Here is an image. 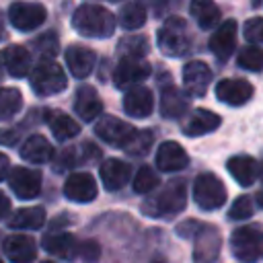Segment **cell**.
I'll list each match as a JSON object with an SVG mask.
<instances>
[{"instance_id":"6da1fadb","label":"cell","mask_w":263,"mask_h":263,"mask_svg":"<svg viewBox=\"0 0 263 263\" xmlns=\"http://www.w3.org/2000/svg\"><path fill=\"white\" fill-rule=\"evenodd\" d=\"M72 27L82 37H109L115 31V16L99 4H82L72 14Z\"/></svg>"},{"instance_id":"7a4b0ae2","label":"cell","mask_w":263,"mask_h":263,"mask_svg":"<svg viewBox=\"0 0 263 263\" xmlns=\"http://www.w3.org/2000/svg\"><path fill=\"white\" fill-rule=\"evenodd\" d=\"M187 205V187L183 179L168 181L154 197L144 201V214L158 218V216H175L183 212Z\"/></svg>"},{"instance_id":"3957f363","label":"cell","mask_w":263,"mask_h":263,"mask_svg":"<svg viewBox=\"0 0 263 263\" xmlns=\"http://www.w3.org/2000/svg\"><path fill=\"white\" fill-rule=\"evenodd\" d=\"M158 47L162 53L173 58L185 55L191 47V35L187 23L179 16H171L158 31Z\"/></svg>"},{"instance_id":"277c9868","label":"cell","mask_w":263,"mask_h":263,"mask_svg":"<svg viewBox=\"0 0 263 263\" xmlns=\"http://www.w3.org/2000/svg\"><path fill=\"white\" fill-rule=\"evenodd\" d=\"M66 74L53 60H41L31 72V88L39 97L58 95L66 88Z\"/></svg>"},{"instance_id":"5b68a950","label":"cell","mask_w":263,"mask_h":263,"mask_svg":"<svg viewBox=\"0 0 263 263\" xmlns=\"http://www.w3.org/2000/svg\"><path fill=\"white\" fill-rule=\"evenodd\" d=\"M232 255L240 263H255L263 253V230L261 226H240L230 236Z\"/></svg>"},{"instance_id":"8992f818","label":"cell","mask_w":263,"mask_h":263,"mask_svg":"<svg viewBox=\"0 0 263 263\" xmlns=\"http://www.w3.org/2000/svg\"><path fill=\"white\" fill-rule=\"evenodd\" d=\"M193 199L201 210H218L226 201V187L214 173H201L193 181Z\"/></svg>"},{"instance_id":"52a82bcc","label":"cell","mask_w":263,"mask_h":263,"mask_svg":"<svg viewBox=\"0 0 263 263\" xmlns=\"http://www.w3.org/2000/svg\"><path fill=\"white\" fill-rule=\"evenodd\" d=\"M95 132L103 142H107L111 146H119V148H127L132 144V140L138 136V129L132 123H125L113 115H103L97 121Z\"/></svg>"},{"instance_id":"ba28073f","label":"cell","mask_w":263,"mask_h":263,"mask_svg":"<svg viewBox=\"0 0 263 263\" xmlns=\"http://www.w3.org/2000/svg\"><path fill=\"white\" fill-rule=\"evenodd\" d=\"M47 16V10L39 2H14L8 8V21L18 31L37 29Z\"/></svg>"},{"instance_id":"9c48e42d","label":"cell","mask_w":263,"mask_h":263,"mask_svg":"<svg viewBox=\"0 0 263 263\" xmlns=\"http://www.w3.org/2000/svg\"><path fill=\"white\" fill-rule=\"evenodd\" d=\"M8 185L18 199H33L41 191V173L27 166H16L8 175Z\"/></svg>"},{"instance_id":"30bf717a","label":"cell","mask_w":263,"mask_h":263,"mask_svg":"<svg viewBox=\"0 0 263 263\" xmlns=\"http://www.w3.org/2000/svg\"><path fill=\"white\" fill-rule=\"evenodd\" d=\"M148 76H150V64L146 60L123 58L113 72V82L117 88H127V86H134L136 82H142Z\"/></svg>"},{"instance_id":"8fae6325","label":"cell","mask_w":263,"mask_h":263,"mask_svg":"<svg viewBox=\"0 0 263 263\" xmlns=\"http://www.w3.org/2000/svg\"><path fill=\"white\" fill-rule=\"evenodd\" d=\"M222 247V236L216 226H203L195 234V249H193V263H216Z\"/></svg>"},{"instance_id":"7c38bea8","label":"cell","mask_w":263,"mask_h":263,"mask_svg":"<svg viewBox=\"0 0 263 263\" xmlns=\"http://www.w3.org/2000/svg\"><path fill=\"white\" fill-rule=\"evenodd\" d=\"M253 92H255L253 84L245 78H224L216 84V97L230 107H238V105L249 103Z\"/></svg>"},{"instance_id":"4fadbf2b","label":"cell","mask_w":263,"mask_h":263,"mask_svg":"<svg viewBox=\"0 0 263 263\" xmlns=\"http://www.w3.org/2000/svg\"><path fill=\"white\" fill-rule=\"evenodd\" d=\"M97 191H99L97 189V181L88 173H74L64 183V195L70 201L88 203V201H92L97 197Z\"/></svg>"},{"instance_id":"5bb4252c","label":"cell","mask_w":263,"mask_h":263,"mask_svg":"<svg viewBox=\"0 0 263 263\" xmlns=\"http://www.w3.org/2000/svg\"><path fill=\"white\" fill-rule=\"evenodd\" d=\"M210 80H212V70L203 62L193 60V62L185 64L183 82H185V88L191 97H203L208 86H210Z\"/></svg>"},{"instance_id":"9a60e30c","label":"cell","mask_w":263,"mask_h":263,"mask_svg":"<svg viewBox=\"0 0 263 263\" xmlns=\"http://www.w3.org/2000/svg\"><path fill=\"white\" fill-rule=\"evenodd\" d=\"M189 164V156L177 142H162L156 150V166L164 173L181 171Z\"/></svg>"},{"instance_id":"2e32d148","label":"cell","mask_w":263,"mask_h":263,"mask_svg":"<svg viewBox=\"0 0 263 263\" xmlns=\"http://www.w3.org/2000/svg\"><path fill=\"white\" fill-rule=\"evenodd\" d=\"M4 253L10 263H33L37 257V247L27 234H12L4 240Z\"/></svg>"},{"instance_id":"e0dca14e","label":"cell","mask_w":263,"mask_h":263,"mask_svg":"<svg viewBox=\"0 0 263 263\" xmlns=\"http://www.w3.org/2000/svg\"><path fill=\"white\" fill-rule=\"evenodd\" d=\"M154 109V97L146 86H134L123 97V111L132 117H148Z\"/></svg>"},{"instance_id":"ac0fdd59","label":"cell","mask_w":263,"mask_h":263,"mask_svg":"<svg viewBox=\"0 0 263 263\" xmlns=\"http://www.w3.org/2000/svg\"><path fill=\"white\" fill-rule=\"evenodd\" d=\"M234 41H236V23L234 21H226L210 37V49L218 60L224 62L234 51Z\"/></svg>"},{"instance_id":"d6986e66","label":"cell","mask_w":263,"mask_h":263,"mask_svg":"<svg viewBox=\"0 0 263 263\" xmlns=\"http://www.w3.org/2000/svg\"><path fill=\"white\" fill-rule=\"evenodd\" d=\"M99 173H101V181H103L105 189L107 191H117L127 183L132 168H129L127 162H123L119 158H107L101 164Z\"/></svg>"},{"instance_id":"ffe728a7","label":"cell","mask_w":263,"mask_h":263,"mask_svg":"<svg viewBox=\"0 0 263 263\" xmlns=\"http://www.w3.org/2000/svg\"><path fill=\"white\" fill-rule=\"evenodd\" d=\"M0 64L4 66V70L14 76V78H23L25 74H29L31 68V55L25 47L21 45H8L6 49L0 51Z\"/></svg>"},{"instance_id":"44dd1931","label":"cell","mask_w":263,"mask_h":263,"mask_svg":"<svg viewBox=\"0 0 263 263\" xmlns=\"http://www.w3.org/2000/svg\"><path fill=\"white\" fill-rule=\"evenodd\" d=\"M95 51L84 45H70L66 49V64L76 78H86L95 68Z\"/></svg>"},{"instance_id":"7402d4cb","label":"cell","mask_w":263,"mask_h":263,"mask_svg":"<svg viewBox=\"0 0 263 263\" xmlns=\"http://www.w3.org/2000/svg\"><path fill=\"white\" fill-rule=\"evenodd\" d=\"M43 249L51 255H55L58 259H76L78 257V242L74 240L72 234L68 232H51L43 236Z\"/></svg>"},{"instance_id":"603a6c76","label":"cell","mask_w":263,"mask_h":263,"mask_svg":"<svg viewBox=\"0 0 263 263\" xmlns=\"http://www.w3.org/2000/svg\"><path fill=\"white\" fill-rule=\"evenodd\" d=\"M187 109H189V99L177 86H166L160 92V113H162V117L177 119V117L185 115Z\"/></svg>"},{"instance_id":"cb8c5ba5","label":"cell","mask_w":263,"mask_h":263,"mask_svg":"<svg viewBox=\"0 0 263 263\" xmlns=\"http://www.w3.org/2000/svg\"><path fill=\"white\" fill-rule=\"evenodd\" d=\"M74 111L84 121H92L95 117L101 115L103 103H101V99H99V95L92 86H80L78 88L76 99H74Z\"/></svg>"},{"instance_id":"d4e9b609","label":"cell","mask_w":263,"mask_h":263,"mask_svg":"<svg viewBox=\"0 0 263 263\" xmlns=\"http://www.w3.org/2000/svg\"><path fill=\"white\" fill-rule=\"evenodd\" d=\"M18 154H21V158L25 162L43 164V162H47L51 158L53 148H51V144L43 136H31L29 140H25V144L18 150Z\"/></svg>"},{"instance_id":"484cf974","label":"cell","mask_w":263,"mask_h":263,"mask_svg":"<svg viewBox=\"0 0 263 263\" xmlns=\"http://www.w3.org/2000/svg\"><path fill=\"white\" fill-rule=\"evenodd\" d=\"M228 173L232 175V179L242 185V187H249L255 183V177H257V162L255 158L247 156V154H238V156H232L226 164Z\"/></svg>"},{"instance_id":"4316f807","label":"cell","mask_w":263,"mask_h":263,"mask_svg":"<svg viewBox=\"0 0 263 263\" xmlns=\"http://www.w3.org/2000/svg\"><path fill=\"white\" fill-rule=\"evenodd\" d=\"M220 123H222V119L214 111L195 109L193 115L189 117V121L185 123V134L191 136V138H197V136H203L208 132H214Z\"/></svg>"},{"instance_id":"83f0119b","label":"cell","mask_w":263,"mask_h":263,"mask_svg":"<svg viewBox=\"0 0 263 263\" xmlns=\"http://www.w3.org/2000/svg\"><path fill=\"white\" fill-rule=\"evenodd\" d=\"M43 222H45V210L39 208V205H33V208L16 210L10 216L8 226L10 228H18V230H35V228H41Z\"/></svg>"},{"instance_id":"f1b7e54d","label":"cell","mask_w":263,"mask_h":263,"mask_svg":"<svg viewBox=\"0 0 263 263\" xmlns=\"http://www.w3.org/2000/svg\"><path fill=\"white\" fill-rule=\"evenodd\" d=\"M45 121H47L51 134H53L58 140H72V138L80 132L78 123H76L70 115H66V113H62V111H47Z\"/></svg>"},{"instance_id":"f546056e","label":"cell","mask_w":263,"mask_h":263,"mask_svg":"<svg viewBox=\"0 0 263 263\" xmlns=\"http://www.w3.org/2000/svg\"><path fill=\"white\" fill-rule=\"evenodd\" d=\"M191 14L201 29H210L220 23V8L214 0H191Z\"/></svg>"},{"instance_id":"4dcf8cb0","label":"cell","mask_w":263,"mask_h":263,"mask_svg":"<svg viewBox=\"0 0 263 263\" xmlns=\"http://www.w3.org/2000/svg\"><path fill=\"white\" fill-rule=\"evenodd\" d=\"M21 107H23V97L18 88H12V86L0 88V121L16 115Z\"/></svg>"},{"instance_id":"1f68e13d","label":"cell","mask_w":263,"mask_h":263,"mask_svg":"<svg viewBox=\"0 0 263 263\" xmlns=\"http://www.w3.org/2000/svg\"><path fill=\"white\" fill-rule=\"evenodd\" d=\"M119 23L125 29H140L146 23V8L140 2H129L119 12Z\"/></svg>"},{"instance_id":"d6a6232c","label":"cell","mask_w":263,"mask_h":263,"mask_svg":"<svg viewBox=\"0 0 263 263\" xmlns=\"http://www.w3.org/2000/svg\"><path fill=\"white\" fill-rule=\"evenodd\" d=\"M238 66L251 72H261L263 70V49H259L257 45H247L238 51L236 58Z\"/></svg>"},{"instance_id":"836d02e7","label":"cell","mask_w":263,"mask_h":263,"mask_svg":"<svg viewBox=\"0 0 263 263\" xmlns=\"http://www.w3.org/2000/svg\"><path fill=\"white\" fill-rule=\"evenodd\" d=\"M148 49L150 47L146 37H127V39H121L119 43V53H123V58H144Z\"/></svg>"},{"instance_id":"e575fe53","label":"cell","mask_w":263,"mask_h":263,"mask_svg":"<svg viewBox=\"0 0 263 263\" xmlns=\"http://www.w3.org/2000/svg\"><path fill=\"white\" fill-rule=\"evenodd\" d=\"M158 185V177L150 166H140L134 179V191L136 193H150Z\"/></svg>"},{"instance_id":"d590c367","label":"cell","mask_w":263,"mask_h":263,"mask_svg":"<svg viewBox=\"0 0 263 263\" xmlns=\"http://www.w3.org/2000/svg\"><path fill=\"white\" fill-rule=\"evenodd\" d=\"M33 47L45 58V60H51L53 55H55V51H58V37H55V33H43L41 37H37L35 41H33Z\"/></svg>"},{"instance_id":"8d00e7d4","label":"cell","mask_w":263,"mask_h":263,"mask_svg":"<svg viewBox=\"0 0 263 263\" xmlns=\"http://www.w3.org/2000/svg\"><path fill=\"white\" fill-rule=\"evenodd\" d=\"M150 146H152V132L150 129H142V132H138V136L132 140V144L125 150L129 154H134V156H142V154L148 152Z\"/></svg>"},{"instance_id":"74e56055","label":"cell","mask_w":263,"mask_h":263,"mask_svg":"<svg viewBox=\"0 0 263 263\" xmlns=\"http://www.w3.org/2000/svg\"><path fill=\"white\" fill-rule=\"evenodd\" d=\"M253 214V201L249 195H238L236 201L230 208V218L232 220H245Z\"/></svg>"},{"instance_id":"f35d334b","label":"cell","mask_w":263,"mask_h":263,"mask_svg":"<svg viewBox=\"0 0 263 263\" xmlns=\"http://www.w3.org/2000/svg\"><path fill=\"white\" fill-rule=\"evenodd\" d=\"M101 257V247L97 240H82L78 242V259L84 263H97Z\"/></svg>"},{"instance_id":"ab89813d","label":"cell","mask_w":263,"mask_h":263,"mask_svg":"<svg viewBox=\"0 0 263 263\" xmlns=\"http://www.w3.org/2000/svg\"><path fill=\"white\" fill-rule=\"evenodd\" d=\"M242 35L247 41H253V43H263V18L261 16H255L251 21L245 23V29H242Z\"/></svg>"},{"instance_id":"60d3db41","label":"cell","mask_w":263,"mask_h":263,"mask_svg":"<svg viewBox=\"0 0 263 263\" xmlns=\"http://www.w3.org/2000/svg\"><path fill=\"white\" fill-rule=\"evenodd\" d=\"M16 142H18V132L16 129H8V127L0 129V144L2 146H12Z\"/></svg>"},{"instance_id":"b9f144b4","label":"cell","mask_w":263,"mask_h":263,"mask_svg":"<svg viewBox=\"0 0 263 263\" xmlns=\"http://www.w3.org/2000/svg\"><path fill=\"white\" fill-rule=\"evenodd\" d=\"M8 175H10V160L6 154L0 152V181H4Z\"/></svg>"},{"instance_id":"7bdbcfd3","label":"cell","mask_w":263,"mask_h":263,"mask_svg":"<svg viewBox=\"0 0 263 263\" xmlns=\"http://www.w3.org/2000/svg\"><path fill=\"white\" fill-rule=\"evenodd\" d=\"M8 210H10V199L6 197V193L0 191V218H2L4 214H8Z\"/></svg>"},{"instance_id":"ee69618b","label":"cell","mask_w":263,"mask_h":263,"mask_svg":"<svg viewBox=\"0 0 263 263\" xmlns=\"http://www.w3.org/2000/svg\"><path fill=\"white\" fill-rule=\"evenodd\" d=\"M257 203H259V205L263 208V189H261V191L257 193Z\"/></svg>"},{"instance_id":"f6af8a7d","label":"cell","mask_w":263,"mask_h":263,"mask_svg":"<svg viewBox=\"0 0 263 263\" xmlns=\"http://www.w3.org/2000/svg\"><path fill=\"white\" fill-rule=\"evenodd\" d=\"M150 2L156 4V6H162V4H164V0H150Z\"/></svg>"},{"instance_id":"bcb514c9","label":"cell","mask_w":263,"mask_h":263,"mask_svg":"<svg viewBox=\"0 0 263 263\" xmlns=\"http://www.w3.org/2000/svg\"><path fill=\"white\" fill-rule=\"evenodd\" d=\"M2 35H4V31H2V25H0V39H2Z\"/></svg>"},{"instance_id":"7dc6e473","label":"cell","mask_w":263,"mask_h":263,"mask_svg":"<svg viewBox=\"0 0 263 263\" xmlns=\"http://www.w3.org/2000/svg\"><path fill=\"white\" fill-rule=\"evenodd\" d=\"M261 179H263V166H261Z\"/></svg>"},{"instance_id":"c3c4849f","label":"cell","mask_w":263,"mask_h":263,"mask_svg":"<svg viewBox=\"0 0 263 263\" xmlns=\"http://www.w3.org/2000/svg\"><path fill=\"white\" fill-rule=\"evenodd\" d=\"M41 263H53V261H41Z\"/></svg>"},{"instance_id":"681fc988","label":"cell","mask_w":263,"mask_h":263,"mask_svg":"<svg viewBox=\"0 0 263 263\" xmlns=\"http://www.w3.org/2000/svg\"><path fill=\"white\" fill-rule=\"evenodd\" d=\"M113 2H117V0H113Z\"/></svg>"},{"instance_id":"f907efd6","label":"cell","mask_w":263,"mask_h":263,"mask_svg":"<svg viewBox=\"0 0 263 263\" xmlns=\"http://www.w3.org/2000/svg\"><path fill=\"white\" fill-rule=\"evenodd\" d=\"M0 263H2V259H0Z\"/></svg>"}]
</instances>
